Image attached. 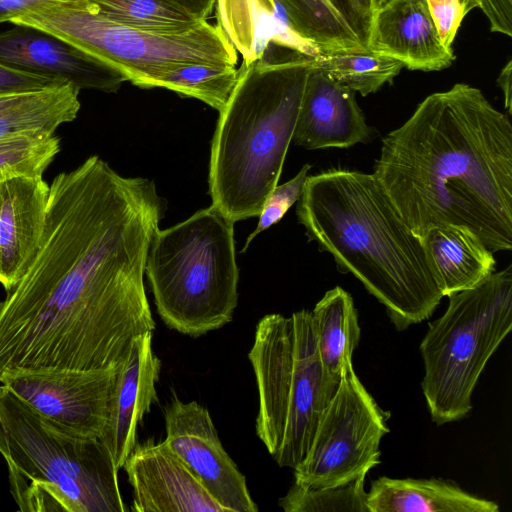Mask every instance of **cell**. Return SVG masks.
Returning <instances> with one entry per match:
<instances>
[{"instance_id": "6da1fadb", "label": "cell", "mask_w": 512, "mask_h": 512, "mask_svg": "<svg viewBox=\"0 0 512 512\" xmlns=\"http://www.w3.org/2000/svg\"><path fill=\"white\" fill-rule=\"evenodd\" d=\"M39 248L0 300V381L12 372L117 368L156 327L144 286L166 204L154 181L99 156L58 174Z\"/></svg>"}, {"instance_id": "7a4b0ae2", "label": "cell", "mask_w": 512, "mask_h": 512, "mask_svg": "<svg viewBox=\"0 0 512 512\" xmlns=\"http://www.w3.org/2000/svg\"><path fill=\"white\" fill-rule=\"evenodd\" d=\"M373 174L420 238L452 224L493 253L512 249V123L480 89L427 96L383 138Z\"/></svg>"}, {"instance_id": "3957f363", "label": "cell", "mask_w": 512, "mask_h": 512, "mask_svg": "<svg viewBox=\"0 0 512 512\" xmlns=\"http://www.w3.org/2000/svg\"><path fill=\"white\" fill-rule=\"evenodd\" d=\"M296 214L309 241L329 253L386 309L398 331L427 320L443 298L422 239L373 173L332 168L307 176Z\"/></svg>"}, {"instance_id": "277c9868", "label": "cell", "mask_w": 512, "mask_h": 512, "mask_svg": "<svg viewBox=\"0 0 512 512\" xmlns=\"http://www.w3.org/2000/svg\"><path fill=\"white\" fill-rule=\"evenodd\" d=\"M313 62L270 44L258 60L238 68L219 112L208 174L211 206L231 222L259 216L278 185Z\"/></svg>"}, {"instance_id": "5b68a950", "label": "cell", "mask_w": 512, "mask_h": 512, "mask_svg": "<svg viewBox=\"0 0 512 512\" xmlns=\"http://www.w3.org/2000/svg\"><path fill=\"white\" fill-rule=\"evenodd\" d=\"M0 454L24 512H126L118 468L97 438L43 417L0 384Z\"/></svg>"}, {"instance_id": "8992f818", "label": "cell", "mask_w": 512, "mask_h": 512, "mask_svg": "<svg viewBox=\"0 0 512 512\" xmlns=\"http://www.w3.org/2000/svg\"><path fill=\"white\" fill-rule=\"evenodd\" d=\"M248 359L258 391L256 434L280 467L294 469L340 382L322 366L311 311L261 318Z\"/></svg>"}, {"instance_id": "52a82bcc", "label": "cell", "mask_w": 512, "mask_h": 512, "mask_svg": "<svg viewBox=\"0 0 512 512\" xmlns=\"http://www.w3.org/2000/svg\"><path fill=\"white\" fill-rule=\"evenodd\" d=\"M145 274L157 312L170 329L199 337L223 327L238 303L234 223L209 206L159 229Z\"/></svg>"}, {"instance_id": "ba28073f", "label": "cell", "mask_w": 512, "mask_h": 512, "mask_svg": "<svg viewBox=\"0 0 512 512\" xmlns=\"http://www.w3.org/2000/svg\"><path fill=\"white\" fill-rule=\"evenodd\" d=\"M447 297L445 312L429 323L420 344L421 388L436 425L460 420L471 411L478 379L511 331L512 266Z\"/></svg>"}, {"instance_id": "9c48e42d", "label": "cell", "mask_w": 512, "mask_h": 512, "mask_svg": "<svg viewBox=\"0 0 512 512\" xmlns=\"http://www.w3.org/2000/svg\"><path fill=\"white\" fill-rule=\"evenodd\" d=\"M10 23L59 37L119 70L138 87L157 73L181 65L235 66L238 62V53L225 34L207 20L182 33L151 31L115 22L79 0L25 12Z\"/></svg>"}, {"instance_id": "30bf717a", "label": "cell", "mask_w": 512, "mask_h": 512, "mask_svg": "<svg viewBox=\"0 0 512 512\" xmlns=\"http://www.w3.org/2000/svg\"><path fill=\"white\" fill-rule=\"evenodd\" d=\"M388 432L387 416L349 368L322 413L306 456L293 469L294 483L328 488L367 475L380 463V443Z\"/></svg>"}, {"instance_id": "8fae6325", "label": "cell", "mask_w": 512, "mask_h": 512, "mask_svg": "<svg viewBox=\"0 0 512 512\" xmlns=\"http://www.w3.org/2000/svg\"><path fill=\"white\" fill-rule=\"evenodd\" d=\"M117 368L17 371L0 384L37 413L78 435L100 439L110 416Z\"/></svg>"}, {"instance_id": "7c38bea8", "label": "cell", "mask_w": 512, "mask_h": 512, "mask_svg": "<svg viewBox=\"0 0 512 512\" xmlns=\"http://www.w3.org/2000/svg\"><path fill=\"white\" fill-rule=\"evenodd\" d=\"M167 445L229 512H257L245 476L225 451L210 413L196 401L176 397L166 405Z\"/></svg>"}, {"instance_id": "4fadbf2b", "label": "cell", "mask_w": 512, "mask_h": 512, "mask_svg": "<svg viewBox=\"0 0 512 512\" xmlns=\"http://www.w3.org/2000/svg\"><path fill=\"white\" fill-rule=\"evenodd\" d=\"M123 468L136 512H229L163 440L135 444Z\"/></svg>"}, {"instance_id": "5bb4252c", "label": "cell", "mask_w": 512, "mask_h": 512, "mask_svg": "<svg viewBox=\"0 0 512 512\" xmlns=\"http://www.w3.org/2000/svg\"><path fill=\"white\" fill-rule=\"evenodd\" d=\"M0 63L79 90L116 92L127 81L119 70L67 41L18 25L0 32Z\"/></svg>"}, {"instance_id": "9a60e30c", "label": "cell", "mask_w": 512, "mask_h": 512, "mask_svg": "<svg viewBox=\"0 0 512 512\" xmlns=\"http://www.w3.org/2000/svg\"><path fill=\"white\" fill-rule=\"evenodd\" d=\"M368 125L355 92L314 67L307 78L292 141L305 149L349 148L368 143Z\"/></svg>"}, {"instance_id": "2e32d148", "label": "cell", "mask_w": 512, "mask_h": 512, "mask_svg": "<svg viewBox=\"0 0 512 512\" xmlns=\"http://www.w3.org/2000/svg\"><path fill=\"white\" fill-rule=\"evenodd\" d=\"M160 370L161 361L152 349V332L135 338L117 367L110 416L100 441L118 469L123 468L136 444L137 426L158 402Z\"/></svg>"}, {"instance_id": "e0dca14e", "label": "cell", "mask_w": 512, "mask_h": 512, "mask_svg": "<svg viewBox=\"0 0 512 512\" xmlns=\"http://www.w3.org/2000/svg\"><path fill=\"white\" fill-rule=\"evenodd\" d=\"M49 192L43 176L0 180V284L5 291L19 281L39 248Z\"/></svg>"}, {"instance_id": "ac0fdd59", "label": "cell", "mask_w": 512, "mask_h": 512, "mask_svg": "<svg viewBox=\"0 0 512 512\" xmlns=\"http://www.w3.org/2000/svg\"><path fill=\"white\" fill-rule=\"evenodd\" d=\"M368 50L425 72L445 69L455 59L440 40L426 0H391L374 11Z\"/></svg>"}, {"instance_id": "d6986e66", "label": "cell", "mask_w": 512, "mask_h": 512, "mask_svg": "<svg viewBox=\"0 0 512 512\" xmlns=\"http://www.w3.org/2000/svg\"><path fill=\"white\" fill-rule=\"evenodd\" d=\"M216 25L250 64L258 60L270 44L317 57L319 48L294 28L281 0H216Z\"/></svg>"}, {"instance_id": "ffe728a7", "label": "cell", "mask_w": 512, "mask_h": 512, "mask_svg": "<svg viewBox=\"0 0 512 512\" xmlns=\"http://www.w3.org/2000/svg\"><path fill=\"white\" fill-rule=\"evenodd\" d=\"M281 1L296 31L320 53L369 51L371 0Z\"/></svg>"}, {"instance_id": "44dd1931", "label": "cell", "mask_w": 512, "mask_h": 512, "mask_svg": "<svg viewBox=\"0 0 512 512\" xmlns=\"http://www.w3.org/2000/svg\"><path fill=\"white\" fill-rule=\"evenodd\" d=\"M421 239L443 297L475 288L495 272L494 253L465 226L432 227Z\"/></svg>"}, {"instance_id": "7402d4cb", "label": "cell", "mask_w": 512, "mask_h": 512, "mask_svg": "<svg viewBox=\"0 0 512 512\" xmlns=\"http://www.w3.org/2000/svg\"><path fill=\"white\" fill-rule=\"evenodd\" d=\"M368 512H498L495 501L473 495L451 481L379 477L370 484Z\"/></svg>"}, {"instance_id": "603a6c76", "label": "cell", "mask_w": 512, "mask_h": 512, "mask_svg": "<svg viewBox=\"0 0 512 512\" xmlns=\"http://www.w3.org/2000/svg\"><path fill=\"white\" fill-rule=\"evenodd\" d=\"M80 90L65 83L45 89L0 93V140L20 135H54L80 110Z\"/></svg>"}, {"instance_id": "cb8c5ba5", "label": "cell", "mask_w": 512, "mask_h": 512, "mask_svg": "<svg viewBox=\"0 0 512 512\" xmlns=\"http://www.w3.org/2000/svg\"><path fill=\"white\" fill-rule=\"evenodd\" d=\"M320 361L328 376L340 380L353 367L361 328L352 296L336 286L311 311Z\"/></svg>"}, {"instance_id": "d4e9b609", "label": "cell", "mask_w": 512, "mask_h": 512, "mask_svg": "<svg viewBox=\"0 0 512 512\" xmlns=\"http://www.w3.org/2000/svg\"><path fill=\"white\" fill-rule=\"evenodd\" d=\"M237 78L238 69L232 65L191 63L161 71L145 80L140 88H165L198 99L220 112Z\"/></svg>"}, {"instance_id": "484cf974", "label": "cell", "mask_w": 512, "mask_h": 512, "mask_svg": "<svg viewBox=\"0 0 512 512\" xmlns=\"http://www.w3.org/2000/svg\"><path fill=\"white\" fill-rule=\"evenodd\" d=\"M314 67L351 91L367 96L376 93L384 84L391 83L403 64L371 51L333 52L315 57Z\"/></svg>"}, {"instance_id": "4316f807", "label": "cell", "mask_w": 512, "mask_h": 512, "mask_svg": "<svg viewBox=\"0 0 512 512\" xmlns=\"http://www.w3.org/2000/svg\"><path fill=\"white\" fill-rule=\"evenodd\" d=\"M84 1L93 10L115 22L151 31L182 33L205 21L171 0Z\"/></svg>"}, {"instance_id": "83f0119b", "label": "cell", "mask_w": 512, "mask_h": 512, "mask_svg": "<svg viewBox=\"0 0 512 512\" xmlns=\"http://www.w3.org/2000/svg\"><path fill=\"white\" fill-rule=\"evenodd\" d=\"M365 478L335 487L305 488L295 483L279 500L286 512H368Z\"/></svg>"}, {"instance_id": "f1b7e54d", "label": "cell", "mask_w": 512, "mask_h": 512, "mask_svg": "<svg viewBox=\"0 0 512 512\" xmlns=\"http://www.w3.org/2000/svg\"><path fill=\"white\" fill-rule=\"evenodd\" d=\"M60 151L55 135H20L0 140V180L12 176H43Z\"/></svg>"}, {"instance_id": "f546056e", "label": "cell", "mask_w": 512, "mask_h": 512, "mask_svg": "<svg viewBox=\"0 0 512 512\" xmlns=\"http://www.w3.org/2000/svg\"><path fill=\"white\" fill-rule=\"evenodd\" d=\"M311 165L305 164L289 181L277 185L266 197L255 230L248 236L241 252H245L251 241L262 231L279 222L295 204L303 191Z\"/></svg>"}, {"instance_id": "4dcf8cb0", "label": "cell", "mask_w": 512, "mask_h": 512, "mask_svg": "<svg viewBox=\"0 0 512 512\" xmlns=\"http://www.w3.org/2000/svg\"><path fill=\"white\" fill-rule=\"evenodd\" d=\"M432 20L445 48L452 43L465 16L478 7V0H426Z\"/></svg>"}, {"instance_id": "1f68e13d", "label": "cell", "mask_w": 512, "mask_h": 512, "mask_svg": "<svg viewBox=\"0 0 512 512\" xmlns=\"http://www.w3.org/2000/svg\"><path fill=\"white\" fill-rule=\"evenodd\" d=\"M61 84L65 83L29 74L0 63V93L40 90Z\"/></svg>"}, {"instance_id": "d6a6232c", "label": "cell", "mask_w": 512, "mask_h": 512, "mask_svg": "<svg viewBox=\"0 0 512 512\" xmlns=\"http://www.w3.org/2000/svg\"><path fill=\"white\" fill-rule=\"evenodd\" d=\"M478 8L487 17L492 32L512 36V0H478Z\"/></svg>"}, {"instance_id": "836d02e7", "label": "cell", "mask_w": 512, "mask_h": 512, "mask_svg": "<svg viewBox=\"0 0 512 512\" xmlns=\"http://www.w3.org/2000/svg\"><path fill=\"white\" fill-rule=\"evenodd\" d=\"M79 0H0V23L10 22L25 12L46 5L70 3Z\"/></svg>"}, {"instance_id": "e575fe53", "label": "cell", "mask_w": 512, "mask_h": 512, "mask_svg": "<svg viewBox=\"0 0 512 512\" xmlns=\"http://www.w3.org/2000/svg\"><path fill=\"white\" fill-rule=\"evenodd\" d=\"M193 13L199 20H207L216 0H171Z\"/></svg>"}, {"instance_id": "d590c367", "label": "cell", "mask_w": 512, "mask_h": 512, "mask_svg": "<svg viewBox=\"0 0 512 512\" xmlns=\"http://www.w3.org/2000/svg\"><path fill=\"white\" fill-rule=\"evenodd\" d=\"M511 74L512 62L511 60H509L507 64L502 68L497 78V84L503 92L505 108L508 111L509 115L512 113Z\"/></svg>"}, {"instance_id": "8d00e7d4", "label": "cell", "mask_w": 512, "mask_h": 512, "mask_svg": "<svg viewBox=\"0 0 512 512\" xmlns=\"http://www.w3.org/2000/svg\"><path fill=\"white\" fill-rule=\"evenodd\" d=\"M391 0H371L372 9L376 11L385 5H387Z\"/></svg>"}]
</instances>
